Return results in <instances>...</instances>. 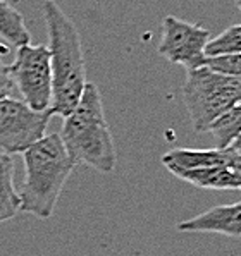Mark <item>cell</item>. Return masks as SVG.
Instances as JSON below:
<instances>
[{
	"instance_id": "cell-18",
	"label": "cell",
	"mask_w": 241,
	"mask_h": 256,
	"mask_svg": "<svg viewBox=\"0 0 241 256\" xmlns=\"http://www.w3.org/2000/svg\"><path fill=\"white\" fill-rule=\"evenodd\" d=\"M229 150H232V152H234L236 155L241 156V136H238L234 141H232L231 146H229Z\"/></svg>"
},
{
	"instance_id": "cell-6",
	"label": "cell",
	"mask_w": 241,
	"mask_h": 256,
	"mask_svg": "<svg viewBox=\"0 0 241 256\" xmlns=\"http://www.w3.org/2000/svg\"><path fill=\"white\" fill-rule=\"evenodd\" d=\"M49 112H38L23 100L6 98L0 102V152L13 155L25 153L45 136Z\"/></svg>"
},
{
	"instance_id": "cell-20",
	"label": "cell",
	"mask_w": 241,
	"mask_h": 256,
	"mask_svg": "<svg viewBox=\"0 0 241 256\" xmlns=\"http://www.w3.org/2000/svg\"><path fill=\"white\" fill-rule=\"evenodd\" d=\"M238 105H241V94H239V100H238Z\"/></svg>"
},
{
	"instance_id": "cell-13",
	"label": "cell",
	"mask_w": 241,
	"mask_h": 256,
	"mask_svg": "<svg viewBox=\"0 0 241 256\" xmlns=\"http://www.w3.org/2000/svg\"><path fill=\"white\" fill-rule=\"evenodd\" d=\"M215 141V148L226 150L241 136V105H234L212 122L208 131Z\"/></svg>"
},
{
	"instance_id": "cell-3",
	"label": "cell",
	"mask_w": 241,
	"mask_h": 256,
	"mask_svg": "<svg viewBox=\"0 0 241 256\" xmlns=\"http://www.w3.org/2000/svg\"><path fill=\"white\" fill-rule=\"evenodd\" d=\"M25 182L19 191L21 212L45 220L54 215L66 180L76 164L59 134L43 136L23 153Z\"/></svg>"
},
{
	"instance_id": "cell-2",
	"label": "cell",
	"mask_w": 241,
	"mask_h": 256,
	"mask_svg": "<svg viewBox=\"0 0 241 256\" xmlns=\"http://www.w3.org/2000/svg\"><path fill=\"white\" fill-rule=\"evenodd\" d=\"M59 136L76 165H88L102 174L116 170L117 153L112 132L105 119L100 92L93 82H86L81 100L64 117Z\"/></svg>"
},
{
	"instance_id": "cell-11",
	"label": "cell",
	"mask_w": 241,
	"mask_h": 256,
	"mask_svg": "<svg viewBox=\"0 0 241 256\" xmlns=\"http://www.w3.org/2000/svg\"><path fill=\"white\" fill-rule=\"evenodd\" d=\"M21 212V198L14 186V160L0 152V224Z\"/></svg>"
},
{
	"instance_id": "cell-9",
	"label": "cell",
	"mask_w": 241,
	"mask_h": 256,
	"mask_svg": "<svg viewBox=\"0 0 241 256\" xmlns=\"http://www.w3.org/2000/svg\"><path fill=\"white\" fill-rule=\"evenodd\" d=\"M162 165L167 170H193V168L205 167H227L229 156L227 150L208 148V150H195V148H174L162 156Z\"/></svg>"
},
{
	"instance_id": "cell-15",
	"label": "cell",
	"mask_w": 241,
	"mask_h": 256,
	"mask_svg": "<svg viewBox=\"0 0 241 256\" xmlns=\"http://www.w3.org/2000/svg\"><path fill=\"white\" fill-rule=\"evenodd\" d=\"M205 68L229 78H241V54H224L205 58Z\"/></svg>"
},
{
	"instance_id": "cell-10",
	"label": "cell",
	"mask_w": 241,
	"mask_h": 256,
	"mask_svg": "<svg viewBox=\"0 0 241 256\" xmlns=\"http://www.w3.org/2000/svg\"><path fill=\"white\" fill-rule=\"evenodd\" d=\"M169 172L177 179L200 189H217V191H238L239 189L238 179L229 167H205L193 168V170L174 168Z\"/></svg>"
},
{
	"instance_id": "cell-5",
	"label": "cell",
	"mask_w": 241,
	"mask_h": 256,
	"mask_svg": "<svg viewBox=\"0 0 241 256\" xmlns=\"http://www.w3.org/2000/svg\"><path fill=\"white\" fill-rule=\"evenodd\" d=\"M23 102L38 112H49L52 104V66L47 45H23L16 58L7 66Z\"/></svg>"
},
{
	"instance_id": "cell-17",
	"label": "cell",
	"mask_w": 241,
	"mask_h": 256,
	"mask_svg": "<svg viewBox=\"0 0 241 256\" xmlns=\"http://www.w3.org/2000/svg\"><path fill=\"white\" fill-rule=\"evenodd\" d=\"M227 150V156H229V162H227V167L231 168L232 172H234L236 179H238V184H239V189L238 191H241V156L236 155L232 150Z\"/></svg>"
},
{
	"instance_id": "cell-7",
	"label": "cell",
	"mask_w": 241,
	"mask_h": 256,
	"mask_svg": "<svg viewBox=\"0 0 241 256\" xmlns=\"http://www.w3.org/2000/svg\"><path fill=\"white\" fill-rule=\"evenodd\" d=\"M208 42L210 31L207 28L191 24L174 16H165L162 21V36L157 52L171 64L193 70L205 66V48Z\"/></svg>"
},
{
	"instance_id": "cell-19",
	"label": "cell",
	"mask_w": 241,
	"mask_h": 256,
	"mask_svg": "<svg viewBox=\"0 0 241 256\" xmlns=\"http://www.w3.org/2000/svg\"><path fill=\"white\" fill-rule=\"evenodd\" d=\"M234 4H236V7H238L239 12H241V0H234Z\"/></svg>"
},
{
	"instance_id": "cell-4",
	"label": "cell",
	"mask_w": 241,
	"mask_h": 256,
	"mask_svg": "<svg viewBox=\"0 0 241 256\" xmlns=\"http://www.w3.org/2000/svg\"><path fill=\"white\" fill-rule=\"evenodd\" d=\"M239 94L241 78L222 76L205 66L186 70V81L181 86V100L196 132H207L217 117L238 105Z\"/></svg>"
},
{
	"instance_id": "cell-16",
	"label": "cell",
	"mask_w": 241,
	"mask_h": 256,
	"mask_svg": "<svg viewBox=\"0 0 241 256\" xmlns=\"http://www.w3.org/2000/svg\"><path fill=\"white\" fill-rule=\"evenodd\" d=\"M0 50H2V48H0ZM13 88H14V81H13V78H11L7 66H4L2 54H0V102L11 96Z\"/></svg>"
},
{
	"instance_id": "cell-14",
	"label": "cell",
	"mask_w": 241,
	"mask_h": 256,
	"mask_svg": "<svg viewBox=\"0 0 241 256\" xmlns=\"http://www.w3.org/2000/svg\"><path fill=\"white\" fill-rule=\"evenodd\" d=\"M224 54H241V24H232L207 43L205 55L215 57Z\"/></svg>"
},
{
	"instance_id": "cell-8",
	"label": "cell",
	"mask_w": 241,
	"mask_h": 256,
	"mask_svg": "<svg viewBox=\"0 0 241 256\" xmlns=\"http://www.w3.org/2000/svg\"><path fill=\"white\" fill-rule=\"evenodd\" d=\"M181 232H208L227 238H241V202L219 204L203 214L177 224Z\"/></svg>"
},
{
	"instance_id": "cell-12",
	"label": "cell",
	"mask_w": 241,
	"mask_h": 256,
	"mask_svg": "<svg viewBox=\"0 0 241 256\" xmlns=\"http://www.w3.org/2000/svg\"><path fill=\"white\" fill-rule=\"evenodd\" d=\"M0 38L16 48L28 45L31 40L23 14L7 0H0Z\"/></svg>"
},
{
	"instance_id": "cell-1",
	"label": "cell",
	"mask_w": 241,
	"mask_h": 256,
	"mask_svg": "<svg viewBox=\"0 0 241 256\" xmlns=\"http://www.w3.org/2000/svg\"><path fill=\"white\" fill-rule=\"evenodd\" d=\"M43 19L49 31L52 66V104L50 117L69 116L81 100L86 86L85 55L78 28L55 0H45Z\"/></svg>"
}]
</instances>
